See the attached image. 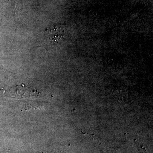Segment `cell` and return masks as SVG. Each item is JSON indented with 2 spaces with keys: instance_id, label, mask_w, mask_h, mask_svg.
<instances>
[{
  "instance_id": "6da1fadb",
  "label": "cell",
  "mask_w": 153,
  "mask_h": 153,
  "mask_svg": "<svg viewBox=\"0 0 153 153\" xmlns=\"http://www.w3.org/2000/svg\"><path fill=\"white\" fill-rule=\"evenodd\" d=\"M60 32L57 27H52L46 30L45 35L48 41L52 43H55L59 41L60 35H61L59 34Z\"/></svg>"
}]
</instances>
